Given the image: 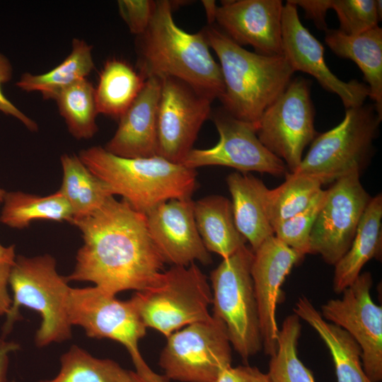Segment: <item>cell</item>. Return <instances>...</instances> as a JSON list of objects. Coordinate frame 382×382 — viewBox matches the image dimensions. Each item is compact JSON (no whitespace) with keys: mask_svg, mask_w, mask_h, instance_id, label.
<instances>
[{"mask_svg":"<svg viewBox=\"0 0 382 382\" xmlns=\"http://www.w3.org/2000/svg\"><path fill=\"white\" fill-rule=\"evenodd\" d=\"M145 80L126 62L107 61L95 88L98 112L120 118L137 97Z\"/></svg>","mask_w":382,"mask_h":382,"instance_id":"obj_28","label":"cell"},{"mask_svg":"<svg viewBox=\"0 0 382 382\" xmlns=\"http://www.w3.org/2000/svg\"><path fill=\"white\" fill-rule=\"evenodd\" d=\"M15 258V246L5 247L0 243V260H14Z\"/></svg>","mask_w":382,"mask_h":382,"instance_id":"obj_43","label":"cell"},{"mask_svg":"<svg viewBox=\"0 0 382 382\" xmlns=\"http://www.w3.org/2000/svg\"><path fill=\"white\" fill-rule=\"evenodd\" d=\"M381 0H331V8L338 18L343 33L355 35L378 25L381 19Z\"/></svg>","mask_w":382,"mask_h":382,"instance_id":"obj_35","label":"cell"},{"mask_svg":"<svg viewBox=\"0 0 382 382\" xmlns=\"http://www.w3.org/2000/svg\"><path fill=\"white\" fill-rule=\"evenodd\" d=\"M253 251L245 245L212 271V316L224 325L231 346L244 361L262 349L251 277Z\"/></svg>","mask_w":382,"mask_h":382,"instance_id":"obj_7","label":"cell"},{"mask_svg":"<svg viewBox=\"0 0 382 382\" xmlns=\"http://www.w3.org/2000/svg\"><path fill=\"white\" fill-rule=\"evenodd\" d=\"M60 161L63 178L58 191L71 209L72 222L96 211L114 196L110 187L86 167L79 156L64 154Z\"/></svg>","mask_w":382,"mask_h":382,"instance_id":"obj_26","label":"cell"},{"mask_svg":"<svg viewBox=\"0 0 382 382\" xmlns=\"http://www.w3.org/2000/svg\"><path fill=\"white\" fill-rule=\"evenodd\" d=\"M371 274L361 273L342 292L330 299L320 312L328 322L347 331L361 349L364 370L373 382L382 380V307L371 296Z\"/></svg>","mask_w":382,"mask_h":382,"instance_id":"obj_13","label":"cell"},{"mask_svg":"<svg viewBox=\"0 0 382 382\" xmlns=\"http://www.w3.org/2000/svg\"><path fill=\"white\" fill-rule=\"evenodd\" d=\"M12 66L8 58L0 53V112L11 115L19 120L28 129L36 132L38 125L33 120L28 117L13 103H12L2 91L3 84L8 82L12 77Z\"/></svg>","mask_w":382,"mask_h":382,"instance_id":"obj_37","label":"cell"},{"mask_svg":"<svg viewBox=\"0 0 382 382\" xmlns=\"http://www.w3.org/2000/svg\"><path fill=\"white\" fill-rule=\"evenodd\" d=\"M209 23L214 22L216 4L214 1H202Z\"/></svg>","mask_w":382,"mask_h":382,"instance_id":"obj_44","label":"cell"},{"mask_svg":"<svg viewBox=\"0 0 382 382\" xmlns=\"http://www.w3.org/2000/svg\"><path fill=\"white\" fill-rule=\"evenodd\" d=\"M79 157L114 195L144 214L168 200L190 199L197 186L195 169L160 156L123 158L94 146L82 149Z\"/></svg>","mask_w":382,"mask_h":382,"instance_id":"obj_4","label":"cell"},{"mask_svg":"<svg viewBox=\"0 0 382 382\" xmlns=\"http://www.w3.org/2000/svg\"><path fill=\"white\" fill-rule=\"evenodd\" d=\"M202 30L219 61L224 84L219 98L223 109L256 128L264 111L292 80L294 71L283 54L250 52L216 27Z\"/></svg>","mask_w":382,"mask_h":382,"instance_id":"obj_3","label":"cell"},{"mask_svg":"<svg viewBox=\"0 0 382 382\" xmlns=\"http://www.w3.org/2000/svg\"><path fill=\"white\" fill-rule=\"evenodd\" d=\"M282 37L283 55L294 72L313 76L324 89L337 95L346 109L364 105L369 97L368 86L356 80L345 82L331 71L323 46L302 24L297 6L290 1L284 5Z\"/></svg>","mask_w":382,"mask_h":382,"instance_id":"obj_16","label":"cell"},{"mask_svg":"<svg viewBox=\"0 0 382 382\" xmlns=\"http://www.w3.org/2000/svg\"><path fill=\"white\" fill-rule=\"evenodd\" d=\"M58 110L69 133L76 139H89L98 131V114L95 88L83 79L62 90L54 97Z\"/></svg>","mask_w":382,"mask_h":382,"instance_id":"obj_30","label":"cell"},{"mask_svg":"<svg viewBox=\"0 0 382 382\" xmlns=\"http://www.w3.org/2000/svg\"><path fill=\"white\" fill-rule=\"evenodd\" d=\"M326 195L322 189L305 209L275 226L274 235L301 255L308 254L311 231Z\"/></svg>","mask_w":382,"mask_h":382,"instance_id":"obj_34","label":"cell"},{"mask_svg":"<svg viewBox=\"0 0 382 382\" xmlns=\"http://www.w3.org/2000/svg\"><path fill=\"white\" fill-rule=\"evenodd\" d=\"M304 256L274 235L267 238L253 252L251 277L257 305L262 349L272 357L277 347L279 328L277 306L282 295L281 286L291 268Z\"/></svg>","mask_w":382,"mask_h":382,"instance_id":"obj_17","label":"cell"},{"mask_svg":"<svg viewBox=\"0 0 382 382\" xmlns=\"http://www.w3.org/2000/svg\"><path fill=\"white\" fill-rule=\"evenodd\" d=\"M13 294L11 306L6 314L4 332L19 318V308L25 306L37 311L42 318L35 336L38 347L68 340L71 325L67 313L71 287L66 277L58 274L56 260L49 254L32 257L18 255L12 265L9 277Z\"/></svg>","mask_w":382,"mask_h":382,"instance_id":"obj_5","label":"cell"},{"mask_svg":"<svg viewBox=\"0 0 382 382\" xmlns=\"http://www.w3.org/2000/svg\"><path fill=\"white\" fill-rule=\"evenodd\" d=\"M213 122L219 135L218 142L209 149H192L181 164L195 170L221 166L243 173L256 171L274 176L288 172L284 161L259 140L255 126L233 117L224 109L213 116Z\"/></svg>","mask_w":382,"mask_h":382,"instance_id":"obj_14","label":"cell"},{"mask_svg":"<svg viewBox=\"0 0 382 382\" xmlns=\"http://www.w3.org/2000/svg\"><path fill=\"white\" fill-rule=\"evenodd\" d=\"M2 203L0 221L12 228H26L36 220L71 224L73 220L71 209L58 190L46 196L22 191L6 192Z\"/></svg>","mask_w":382,"mask_h":382,"instance_id":"obj_29","label":"cell"},{"mask_svg":"<svg viewBox=\"0 0 382 382\" xmlns=\"http://www.w3.org/2000/svg\"><path fill=\"white\" fill-rule=\"evenodd\" d=\"M67 313L71 326L82 327L88 337L108 338L125 346L137 373L150 369L138 347L147 328L130 299L120 301L96 286L71 288Z\"/></svg>","mask_w":382,"mask_h":382,"instance_id":"obj_10","label":"cell"},{"mask_svg":"<svg viewBox=\"0 0 382 382\" xmlns=\"http://www.w3.org/2000/svg\"><path fill=\"white\" fill-rule=\"evenodd\" d=\"M14 260H0V316L6 315L11 306L12 300L8 292V286L10 270Z\"/></svg>","mask_w":382,"mask_h":382,"instance_id":"obj_40","label":"cell"},{"mask_svg":"<svg viewBox=\"0 0 382 382\" xmlns=\"http://www.w3.org/2000/svg\"><path fill=\"white\" fill-rule=\"evenodd\" d=\"M193 205L191 198L173 199L146 214L151 240L165 262L172 266L212 262L197 231Z\"/></svg>","mask_w":382,"mask_h":382,"instance_id":"obj_19","label":"cell"},{"mask_svg":"<svg viewBox=\"0 0 382 382\" xmlns=\"http://www.w3.org/2000/svg\"><path fill=\"white\" fill-rule=\"evenodd\" d=\"M161 80L158 156L181 164L210 115L212 101L178 79Z\"/></svg>","mask_w":382,"mask_h":382,"instance_id":"obj_15","label":"cell"},{"mask_svg":"<svg viewBox=\"0 0 382 382\" xmlns=\"http://www.w3.org/2000/svg\"><path fill=\"white\" fill-rule=\"evenodd\" d=\"M301 332L300 318L286 316L279 330L277 347L269 364L270 382H315L311 371L297 354V345Z\"/></svg>","mask_w":382,"mask_h":382,"instance_id":"obj_33","label":"cell"},{"mask_svg":"<svg viewBox=\"0 0 382 382\" xmlns=\"http://www.w3.org/2000/svg\"><path fill=\"white\" fill-rule=\"evenodd\" d=\"M61 369L52 379L40 382H131L132 371L116 361L98 359L74 345L60 359Z\"/></svg>","mask_w":382,"mask_h":382,"instance_id":"obj_31","label":"cell"},{"mask_svg":"<svg viewBox=\"0 0 382 382\" xmlns=\"http://www.w3.org/2000/svg\"><path fill=\"white\" fill-rule=\"evenodd\" d=\"M81 232L69 281L91 282L112 295L144 290L157 279L166 263L150 236L146 214L114 196L96 211L74 220Z\"/></svg>","mask_w":382,"mask_h":382,"instance_id":"obj_1","label":"cell"},{"mask_svg":"<svg viewBox=\"0 0 382 382\" xmlns=\"http://www.w3.org/2000/svg\"><path fill=\"white\" fill-rule=\"evenodd\" d=\"M294 313L316 330L328 347L337 382H373L364 370L359 345L347 331L326 321L305 296L298 299Z\"/></svg>","mask_w":382,"mask_h":382,"instance_id":"obj_22","label":"cell"},{"mask_svg":"<svg viewBox=\"0 0 382 382\" xmlns=\"http://www.w3.org/2000/svg\"><path fill=\"white\" fill-rule=\"evenodd\" d=\"M284 175V182L267 193V209L272 228L305 209L322 190L320 181L313 176L289 172Z\"/></svg>","mask_w":382,"mask_h":382,"instance_id":"obj_32","label":"cell"},{"mask_svg":"<svg viewBox=\"0 0 382 382\" xmlns=\"http://www.w3.org/2000/svg\"><path fill=\"white\" fill-rule=\"evenodd\" d=\"M131 382H170V380L164 374H158L151 369L144 374L132 371Z\"/></svg>","mask_w":382,"mask_h":382,"instance_id":"obj_42","label":"cell"},{"mask_svg":"<svg viewBox=\"0 0 382 382\" xmlns=\"http://www.w3.org/2000/svg\"><path fill=\"white\" fill-rule=\"evenodd\" d=\"M161 80L146 79L134 102L119 118L118 127L104 149L123 158L158 156V110Z\"/></svg>","mask_w":382,"mask_h":382,"instance_id":"obj_20","label":"cell"},{"mask_svg":"<svg viewBox=\"0 0 382 382\" xmlns=\"http://www.w3.org/2000/svg\"><path fill=\"white\" fill-rule=\"evenodd\" d=\"M20 347L16 342L6 341L0 337V382H6V375L10 353L16 351Z\"/></svg>","mask_w":382,"mask_h":382,"instance_id":"obj_41","label":"cell"},{"mask_svg":"<svg viewBox=\"0 0 382 382\" xmlns=\"http://www.w3.org/2000/svg\"><path fill=\"white\" fill-rule=\"evenodd\" d=\"M281 0L223 1L216 6L214 21L240 46L250 45L255 52L282 55Z\"/></svg>","mask_w":382,"mask_h":382,"instance_id":"obj_18","label":"cell"},{"mask_svg":"<svg viewBox=\"0 0 382 382\" xmlns=\"http://www.w3.org/2000/svg\"><path fill=\"white\" fill-rule=\"evenodd\" d=\"M171 3L155 1L152 18L139 37V73L146 79L174 78L213 101L224 91L219 64L203 30L189 33L175 23Z\"/></svg>","mask_w":382,"mask_h":382,"instance_id":"obj_2","label":"cell"},{"mask_svg":"<svg viewBox=\"0 0 382 382\" xmlns=\"http://www.w3.org/2000/svg\"><path fill=\"white\" fill-rule=\"evenodd\" d=\"M325 41L337 56L354 62L369 88V98L382 118V29L379 25L355 35L339 30L325 31Z\"/></svg>","mask_w":382,"mask_h":382,"instance_id":"obj_24","label":"cell"},{"mask_svg":"<svg viewBox=\"0 0 382 382\" xmlns=\"http://www.w3.org/2000/svg\"><path fill=\"white\" fill-rule=\"evenodd\" d=\"M226 180L231 196L235 224L254 252L274 235L267 209L269 188L250 174L233 173Z\"/></svg>","mask_w":382,"mask_h":382,"instance_id":"obj_21","label":"cell"},{"mask_svg":"<svg viewBox=\"0 0 382 382\" xmlns=\"http://www.w3.org/2000/svg\"><path fill=\"white\" fill-rule=\"evenodd\" d=\"M94 68L92 47L85 40L74 38L69 54L54 69L41 74L24 73L16 86L26 92H38L46 100H54L62 90L87 79Z\"/></svg>","mask_w":382,"mask_h":382,"instance_id":"obj_27","label":"cell"},{"mask_svg":"<svg viewBox=\"0 0 382 382\" xmlns=\"http://www.w3.org/2000/svg\"><path fill=\"white\" fill-rule=\"evenodd\" d=\"M194 216L202 241L209 253L226 258L247 242L235 224L231 202L214 195L194 202Z\"/></svg>","mask_w":382,"mask_h":382,"instance_id":"obj_25","label":"cell"},{"mask_svg":"<svg viewBox=\"0 0 382 382\" xmlns=\"http://www.w3.org/2000/svg\"><path fill=\"white\" fill-rule=\"evenodd\" d=\"M352 173L327 189L325 202L312 227L309 253L335 265L349 248L363 213L372 197Z\"/></svg>","mask_w":382,"mask_h":382,"instance_id":"obj_12","label":"cell"},{"mask_svg":"<svg viewBox=\"0 0 382 382\" xmlns=\"http://www.w3.org/2000/svg\"><path fill=\"white\" fill-rule=\"evenodd\" d=\"M231 361V345L225 326L212 316L168 335L158 364L170 380L216 382Z\"/></svg>","mask_w":382,"mask_h":382,"instance_id":"obj_9","label":"cell"},{"mask_svg":"<svg viewBox=\"0 0 382 382\" xmlns=\"http://www.w3.org/2000/svg\"><path fill=\"white\" fill-rule=\"evenodd\" d=\"M216 382H270L267 374L262 372L255 366L241 365L224 369Z\"/></svg>","mask_w":382,"mask_h":382,"instance_id":"obj_38","label":"cell"},{"mask_svg":"<svg viewBox=\"0 0 382 382\" xmlns=\"http://www.w3.org/2000/svg\"><path fill=\"white\" fill-rule=\"evenodd\" d=\"M381 119L374 105L347 109L343 120L315 137L294 173L313 176L322 185L367 167Z\"/></svg>","mask_w":382,"mask_h":382,"instance_id":"obj_8","label":"cell"},{"mask_svg":"<svg viewBox=\"0 0 382 382\" xmlns=\"http://www.w3.org/2000/svg\"><path fill=\"white\" fill-rule=\"evenodd\" d=\"M290 2L300 6L305 11L307 18L311 19L320 30L326 31L325 22L327 11L331 8V0H289Z\"/></svg>","mask_w":382,"mask_h":382,"instance_id":"obj_39","label":"cell"},{"mask_svg":"<svg viewBox=\"0 0 382 382\" xmlns=\"http://www.w3.org/2000/svg\"><path fill=\"white\" fill-rule=\"evenodd\" d=\"M146 328L166 337L194 323L209 319L211 286L196 263L171 266L148 288L130 299Z\"/></svg>","mask_w":382,"mask_h":382,"instance_id":"obj_6","label":"cell"},{"mask_svg":"<svg viewBox=\"0 0 382 382\" xmlns=\"http://www.w3.org/2000/svg\"><path fill=\"white\" fill-rule=\"evenodd\" d=\"M117 5L129 31L137 36L144 33L153 16L155 1L119 0Z\"/></svg>","mask_w":382,"mask_h":382,"instance_id":"obj_36","label":"cell"},{"mask_svg":"<svg viewBox=\"0 0 382 382\" xmlns=\"http://www.w3.org/2000/svg\"><path fill=\"white\" fill-rule=\"evenodd\" d=\"M315 110L308 80H291L284 92L264 111L256 133L261 143L294 173L307 145L317 136Z\"/></svg>","mask_w":382,"mask_h":382,"instance_id":"obj_11","label":"cell"},{"mask_svg":"<svg viewBox=\"0 0 382 382\" xmlns=\"http://www.w3.org/2000/svg\"><path fill=\"white\" fill-rule=\"evenodd\" d=\"M382 254V195L371 197L361 217L352 244L334 265L332 289L336 294L351 285L366 262Z\"/></svg>","mask_w":382,"mask_h":382,"instance_id":"obj_23","label":"cell"},{"mask_svg":"<svg viewBox=\"0 0 382 382\" xmlns=\"http://www.w3.org/2000/svg\"><path fill=\"white\" fill-rule=\"evenodd\" d=\"M6 191L0 187V204L3 202Z\"/></svg>","mask_w":382,"mask_h":382,"instance_id":"obj_45","label":"cell"}]
</instances>
